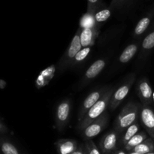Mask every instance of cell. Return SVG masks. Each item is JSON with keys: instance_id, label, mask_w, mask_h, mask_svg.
<instances>
[{"instance_id": "6da1fadb", "label": "cell", "mask_w": 154, "mask_h": 154, "mask_svg": "<svg viewBox=\"0 0 154 154\" xmlns=\"http://www.w3.org/2000/svg\"><path fill=\"white\" fill-rule=\"evenodd\" d=\"M141 106L137 102H129L121 110L114 123V129L117 133L123 130L136 122L140 115Z\"/></svg>"}, {"instance_id": "7a4b0ae2", "label": "cell", "mask_w": 154, "mask_h": 154, "mask_svg": "<svg viewBox=\"0 0 154 154\" xmlns=\"http://www.w3.org/2000/svg\"><path fill=\"white\" fill-rule=\"evenodd\" d=\"M114 90L111 88L108 89L105 94L102 96L100 99L90 108L85 115L84 118L78 123V129L79 131H83L87 127L90 123L99 118L100 116L105 113V111L108 107H109L111 98L114 93Z\"/></svg>"}, {"instance_id": "3957f363", "label": "cell", "mask_w": 154, "mask_h": 154, "mask_svg": "<svg viewBox=\"0 0 154 154\" xmlns=\"http://www.w3.org/2000/svg\"><path fill=\"white\" fill-rule=\"evenodd\" d=\"M81 28L80 27L78 29L77 32L75 33L73 39L71 42L69 48H67L65 54L61 57L60 60L58 63V69L60 72H63L68 69L69 67L72 66V63L74 61L75 56L77 55L78 52L82 49V45L81 43Z\"/></svg>"}, {"instance_id": "277c9868", "label": "cell", "mask_w": 154, "mask_h": 154, "mask_svg": "<svg viewBox=\"0 0 154 154\" xmlns=\"http://www.w3.org/2000/svg\"><path fill=\"white\" fill-rule=\"evenodd\" d=\"M135 74H130L126 77V80L123 81V84L117 88V90L114 92L111 98L109 103V108L111 110H115L120 105L123 99L129 94L131 87L133 85L135 81Z\"/></svg>"}, {"instance_id": "5b68a950", "label": "cell", "mask_w": 154, "mask_h": 154, "mask_svg": "<svg viewBox=\"0 0 154 154\" xmlns=\"http://www.w3.org/2000/svg\"><path fill=\"white\" fill-rule=\"evenodd\" d=\"M72 109V102L69 99H65L57 107L55 112V126L57 131L63 132L69 122Z\"/></svg>"}, {"instance_id": "8992f818", "label": "cell", "mask_w": 154, "mask_h": 154, "mask_svg": "<svg viewBox=\"0 0 154 154\" xmlns=\"http://www.w3.org/2000/svg\"><path fill=\"white\" fill-rule=\"evenodd\" d=\"M109 88L110 87H102L101 88L91 92L87 96V98L83 102L81 108H80L79 114H78V122H81L84 118L89 110L102 98V96L105 94V92L108 91Z\"/></svg>"}, {"instance_id": "52a82bcc", "label": "cell", "mask_w": 154, "mask_h": 154, "mask_svg": "<svg viewBox=\"0 0 154 154\" xmlns=\"http://www.w3.org/2000/svg\"><path fill=\"white\" fill-rule=\"evenodd\" d=\"M108 122V116L107 113L105 112L102 116H100L95 121L90 123L86 129H84L82 131L83 138L85 141H88V140H90L94 137L97 136L106 127Z\"/></svg>"}, {"instance_id": "ba28073f", "label": "cell", "mask_w": 154, "mask_h": 154, "mask_svg": "<svg viewBox=\"0 0 154 154\" xmlns=\"http://www.w3.org/2000/svg\"><path fill=\"white\" fill-rule=\"evenodd\" d=\"M106 63L107 60H104V59H99V60L95 61L87 69L85 74L81 78V82H80V89L86 87L90 81L95 79L103 71L104 68L106 66Z\"/></svg>"}, {"instance_id": "9c48e42d", "label": "cell", "mask_w": 154, "mask_h": 154, "mask_svg": "<svg viewBox=\"0 0 154 154\" xmlns=\"http://www.w3.org/2000/svg\"><path fill=\"white\" fill-rule=\"evenodd\" d=\"M137 93L144 106H149L153 102V90L146 78L139 80L137 84Z\"/></svg>"}, {"instance_id": "30bf717a", "label": "cell", "mask_w": 154, "mask_h": 154, "mask_svg": "<svg viewBox=\"0 0 154 154\" xmlns=\"http://www.w3.org/2000/svg\"><path fill=\"white\" fill-rule=\"evenodd\" d=\"M140 118L147 133L154 141V111L149 106L143 105L141 108Z\"/></svg>"}, {"instance_id": "8fae6325", "label": "cell", "mask_w": 154, "mask_h": 154, "mask_svg": "<svg viewBox=\"0 0 154 154\" xmlns=\"http://www.w3.org/2000/svg\"><path fill=\"white\" fill-rule=\"evenodd\" d=\"M154 20V5L147 11V13L144 15L142 18L140 19L136 24L134 29V35L135 37L140 36L145 32L147 29L150 26Z\"/></svg>"}, {"instance_id": "7c38bea8", "label": "cell", "mask_w": 154, "mask_h": 154, "mask_svg": "<svg viewBox=\"0 0 154 154\" xmlns=\"http://www.w3.org/2000/svg\"><path fill=\"white\" fill-rule=\"evenodd\" d=\"M99 32V29L97 27V25L93 27H88V28H81L80 38H81L82 48L93 46L96 42Z\"/></svg>"}, {"instance_id": "4fadbf2b", "label": "cell", "mask_w": 154, "mask_h": 154, "mask_svg": "<svg viewBox=\"0 0 154 154\" xmlns=\"http://www.w3.org/2000/svg\"><path fill=\"white\" fill-rule=\"evenodd\" d=\"M117 142V132L114 131L108 132L101 140L100 149L103 154H108L116 148Z\"/></svg>"}, {"instance_id": "5bb4252c", "label": "cell", "mask_w": 154, "mask_h": 154, "mask_svg": "<svg viewBox=\"0 0 154 154\" xmlns=\"http://www.w3.org/2000/svg\"><path fill=\"white\" fill-rule=\"evenodd\" d=\"M58 154H73L78 148L76 141L72 139H60L55 143Z\"/></svg>"}, {"instance_id": "9a60e30c", "label": "cell", "mask_w": 154, "mask_h": 154, "mask_svg": "<svg viewBox=\"0 0 154 154\" xmlns=\"http://www.w3.org/2000/svg\"><path fill=\"white\" fill-rule=\"evenodd\" d=\"M154 48V20L153 22V26L149 32L148 34L146 35L141 43V54H140V58L144 59L147 57L150 51Z\"/></svg>"}, {"instance_id": "2e32d148", "label": "cell", "mask_w": 154, "mask_h": 154, "mask_svg": "<svg viewBox=\"0 0 154 154\" xmlns=\"http://www.w3.org/2000/svg\"><path fill=\"white\" fill-rule=\"evenodd\" d=\"M138 51V45L137 44H131L128 45L119 57V62L122 64H126L129 63L134 57Z\"/></svg>"}, {"instance_id": "e0dca14e", "label": "cell", "mask_w": 154, "mask_h": 154, "mask_svg": "<svg viewBox=\"0 0 154 154\" xmlns=\"http://www.w3.org/2000/svg\"><path fill=\"white\" fill-rule=\"evenodd\" d=\"M55 73V66H51L47 69L41 72L40 75L36 81V85L38 87H42L48 84V83L52 79Z\"/></svg>"}, {"instance_id": "ac0fdd59", "label": "cell", "mask_w": 154, "mask_h": 154, "mask_svg": "<svg viewBox=\"0 0 154 154\" xmlns=\"http://www.w3.org/2000/svg\"><path fill=\"white\" fill-rule=\"evenodd\" d=\"M154 150V143L153 140L147 138L141 144L135 147L132 151L136 154H147Z\"/></svg>"}, {"instance_id": "d6986e66", "label": "cell", "mask_w": 154, "mask_h": 154, "mask_svg": "<svg viewBox=\"0 0 154 154\" xmlns=\"http://www.w3.org/2000/svg\"><path fill=\"white\" fill-rule=\"evenodd\" d=\"M147 138V134L144 133V132H138L128 141L127 144L125 145V148L127 150H132L135 147H137L140 144H141L143 141H145Z\"/></svg>"}, {"instance_id": "ffe728a7", "label": "cell", "mask_w": 154, "mask_h": 154, "mask_svg": "<svg viewBox=\"0 0 154 154\" xmlns=\"http://www.w3.org/2000/svg\"><path fill=\"white\" fill-rule=\"evenodd\" d=\"M111 13H112V11L108 7H105L98 10L94 14V20L96 25L102 23L108 20L111 17Z\"/></svg>"}, {"instance_id": "44dd1931", "label": "cell", "mask_w": 154, "mask_h": 154, "mask_svg": "<svg viewBox=\"0 0 154 154\" xmlns=\"http://www.w3.org/2000/svg\"><path fill=\"white\" fill-rule=\"evenodd\" d=\"M135 0H111L109 8L112 11H120L127 8L129 6L133 4Z\"/></svg>"}, {"instance_id": "7402d4cb", "label": "cell", "mask_w": 154, "mask_h": 154, "mask_svg": "<svg viewBox=\"0 0 154 154\" xmlns=\"http://www.w3.org/2000/svg\"><path fill=\"white\" fill-rule=\"evenodd\" d=\"M139 124L138 123V122H135L133 124L131 125L129 127H128L126 129V133L124 134L123 137V144L124 145H126L127 144L128 141L131 139L133 136H135L137 133H138V130H139Z\"/></svg>"}, {"instance_id": "603a6c76", "label": "cell", "mask_w": 154, "mask_h": 154, "mask_svg": "<svg viewBox=\"0 0 154 154\" xmlns=\"http://www.w3.org/2000/svg\"><path fill=\"white\" fill-rule=\"evenodd\" d=\"M107 7L102 0H87V12L94 14L98 10Z\"/></svg>"}, {"instance_id": "cb8c5ba5", "label": "cell", "mask_w": 154, "mask_h": 154, "mask_svg": "<svg viewBox=\"0 0 154 154\" xmlns=\"http://www.w3.org/2000/svg\"><path fill=\"white\" fill-rule=\"evenodd\" d=\"M80 23H81V26L80 27L82 29L93 27L96 26L94 20V14L91 13H88V12H86V14H84L82 17H81Z\"/></svg>"}, {"instance_id": "d4e9b609", "label": "cell", "mask_w": 154, "mask_h": 154, "mask_svg": "<svg viewBox=\"0 0 154 154\" xmlns=\"http://www.w3.org/2000/svg\"><path fill=\"white\" fill-rule=\"evenodd\" d=\"M90 51H91V47H87V48H82V49L79 51V52L77 54V55L75 56V59H74V61L72 63V66H77L79 63H82L87 57L90 54Z\"/></svg>"}, {"instance_id": "484cf974", "label": "cell", "mask_w": 154, "mask_h": 154, "mask_svg": "<svg viewBox=\"0 0 154 154\" xmlns=\"http://www.w3.org/2000/svg\"><path fill=\"white\" fill-rule=\"evenodd\" d=\"M1 150L4 154H20L16 147L9 142H3Z\"/></svg>"}, {"instance_id": "4316f807", "label": "cell", "mask_w": 154, "mask_h": 154, "mask_svg": "<svg viewBox=\"0 0 154 154\" xmlns=\"http://www.w3.org/2000/svg\"><path fill=\"white\" fill-rule=\"evenodd\" d=\"M84 147H85L86 150H87L88 154H101L97 146L96 145V144L92 140L86 141Z\"/></svg>"}, {"instance_id": "83f0119b", "label": "cell", "mask_w": 154, "mask_h": 154, "mask_svg": "<svg viewBox=\"0 0 154 154\" xmlns=\"http://www.w3.org/2000/svg\"><path fill=\"white\" fill-rule=\"evenodd\" d=\"M84 148L83 145H81L78 147V148L77 149L76 151L73 154H84Z\"/></svg>"}, {"instance_id": "f1b7e54d", "label": "cell", "mask_w": 154, "mask_h": 154, "mask_svg": "<svg viewBox=\"0 0 154 154\" xmlns=\"http://www.w3.org/2000/svg\"><path fill=\"white\" fill-rule=\"evenodd\" d=\"M6 86V82L3 80H0V88L4 89L5 87Z\"/></svg>"}, {"instance_id": "f546056e", "label": "cell", "mask_w": 154, "mask_h": 154, "mask_svg": "<svg viewBox=\"0 0 154 154\" xmlns=\"http://www.w3.org/2000/svg\"><path fill=\"white\" fill-rule=\"evenodd\" d=\"M84 154H88V153H87V150H86V149H85V147H84Z\"/></svg>"}, {"instance_id": "4dcf8cb0", "label": "cell", "mask_w": 154, "mask_h": 154, "mask_svg": "<svg viewBox=\"0 0 154 154\" xmlns=\"http://www.w3.org/2000/svg\"><path fill=\"white\" fill-rule=\"evenodd\" d=\"M117 154H126L124 153V152H123V151H120V152H119L118 153H117Z\"/></svg>"}, {"instance_id": "1f68e13d", "label": "cell", "mask_w": 154, "mask_h": 154, "mask_svg": "<svg viewBox=\"0 0 154 154\" xmlns=\"http://www.w3.org/2000/svg\"><path fill=\"white\" fill-rule=\"evenodd\" d=\"M153 100H154V96H153Z\"/></svg>"}, {"instance_id": "d6a6232c", "label": "cell", "mask_w": 154, "mask_h": 154, "mask_svg": "<svg viewBox=\"0 0 154 154\" xmlns=\"http://www.w3.org/2000/svg\"><path fill=\"white\" fill-rule=\"evenodd\" d=\"M1 128H2V126H0V129H1Z\"/></svg>"}, {"instance_id": "836d02e7", "label": "cell", "mask_w": 154, "mask_h": 154, "mask_svg": "<svg viewBox=\"0 0 154 154\" xmlns=\"http://www.w3.org/2000/svg\"><path fill=\"white\" fill-rule=\"evenodd\" d=\"M147 154H151V153H147Z\"/></svg>"}]
</instances>
